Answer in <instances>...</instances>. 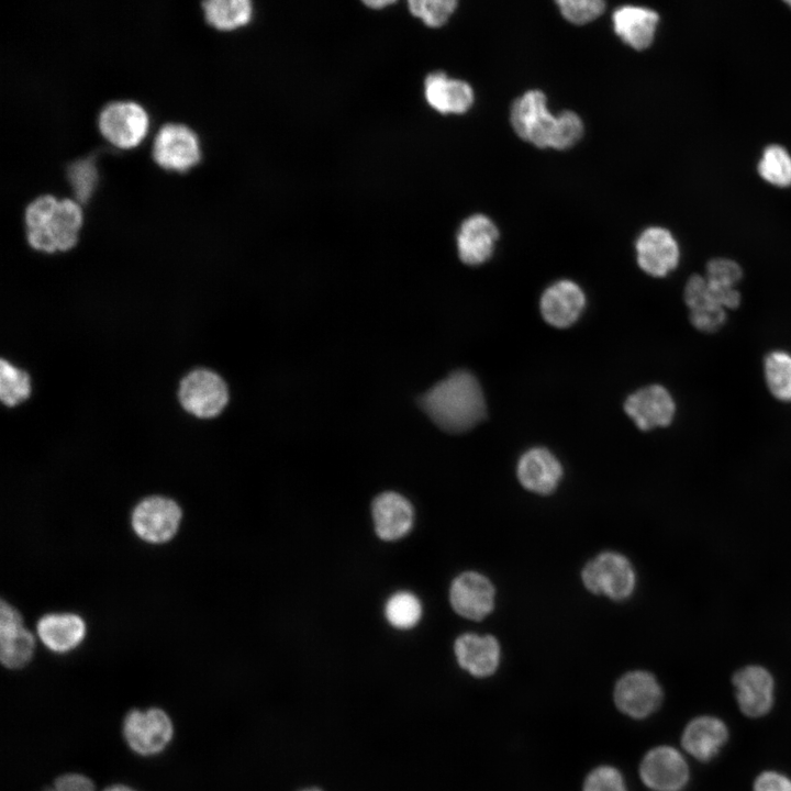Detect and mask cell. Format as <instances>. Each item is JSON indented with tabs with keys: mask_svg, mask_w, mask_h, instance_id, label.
<instances>
[{
	"mask_svg": "<svg viewBox=\"0 0 791 791\" xmlns=\"http://www.w3.org/2000/svg\"><path fill=\"white\" fill-rule=\"evenodd\" d=\"M424 96L431 108L443 114L467 112L475 99L471 86L449 78L442 71L430 74L424 80Z\"/></svg>",
	"mask_w": 791,
	"mask_h": 791,
	"instance_id": "obj_23",
	"label": "cell"
},
{
	"mask_svg": "<svg viewBox=\"0 0 791 791\" xmlns=\"http://www.w3.org/2000/svg\"><path fill=\"white\" fill-rule=\"evenodd\" d=\"M53 791H96L94 783L82 773H64L57 777L52 787Z\"/></svg>",
	"mask_w": 791,
	"mask_h": 791,
	"instance_id": "obj_37",
	"label": "cell"
},
{
	"mask_svg": "<svg viewBox=\"0 0 791 791\" xmlns=\"http://www.w3.org/2000/svg\"><path fill=\"white\" fill-rule=\"evenodd\" d=\"M510 122L519 137L538 148L568 149L583 135V125L577 113L562 111L554 115L547 109L546 96L536 89L515 99Z\"/></svg>",
	"mask_w": 791,
	"mask_h": 791,
	"instance_id": "obj_1",
	"label": "cell"
},
{
	"mask_svg": "<svg viewBox=\"0 0 791 791\" xmlns=\"http://www.w3.org/2000/svg\"><path fill=\"white\" fill-rule=\"evenodd\" d=\"M581 791H630L623 772L613 765L593 767L584 777Z\"/></svg>",
	"mask_w": 791,
	"mask_h": 791,
	"instance_id": "obj_33",
	"label": "cell"
},
{
	"mask_svg": "<svg viewBox=\"0 0 791 791\" xmlns=\"http://www.w3.org/2000/svg\"><path fill=\"white\" fill-rule=\"evenodd\" d=\"M586 298L580 287L570 280H560L548 287L541 298L544 320L559 328L572 325L580 316Z\"/></svg>",
	"mask_w": 791,
	"mask_h": 791,
	"instance_id": "obj_19",
	"label": "cell"
},
{
	"mask_svg": "<svg viewBox=\"0 0 791 791\" xmlns=\"http://www.w3.org/2000/svg\"><path fill=\"white\" fill-rule=\"evenodd\" d=\"M498 237V229L488 216L474 214L467 218L457 234L459 258L470 266L483 264L491 257Z\"/></svg>",
	"mask_w": 791,
	"mask_h": 791,
	"instance_id": "obj_21",
	"label": "cell"
},
{
	"mask_svg": "<svg viewBox=\"0 0 791 791\" xmlns=\"http://www.w3.org/2000/svg\"><path fill=\"white\" fill-rule=\"evenodd\" d=\"M35 639L23 627L20 613L5 601L0 608V659L9 669L23 668L34 655Z\"/></svg>",
	"mask_w": 791,
	"mask_h": 791,
	"instance_id": "obj_17",
	"label": "cell"
},
{
	"mask_svg": "<svg viewBox=\"0 0 791 791\" xmlns=\"http://www.w3.org/2000/svg\"><path fill=\"white\" fill-rule=\"evenodd\" d=\"M753 791H791V779L778 771H764L755 779Z\"/></svg>",
	"mask_w": 791,
	"mask_h": 791,
	"instance_id": "obj_38",
	"label": "cell"
},
{
	"mask_svg": "<svg viewBox=\"0 0 791 791\" xmlns=\"http://www.w3.org/2000/svg\"><path fill=\"white\" fill-rule=\"evenodd\" d=\"M787 4H789V7L791 8V1H787Z\"/></svg>",
	"mask_w": 791,
	"mask_h": 791,
	"instance_id": "obj_42",
	"label": "cell"
},
{
	"mask_svg": "<svg viewBox=\"0 0 791 791\" xmlns=\"http://www.w3.org/2000/svg\"><path fill=\"white\" fill-rule=\"evenodd\" d=\"M638 775L650 791H682L690 778L684 757L668 745L650 748L640 760Z\"/></svg>",
	"mask_w": 791,
	"mask_h": 791,
	"instance_id": "obj_10",
	"label": "cell"
},
{
	"mask_svg": "<svg viewBox=\"0 0 791 791\" xmlns=\"http://www.w3.org/2000/svg\"><path fill=\"white\" fill-rule=\"evenodd\" d=\"M758 174L772 186H791V155L781 145L767 146L758 163Z\"/></svg>",
	"mask_w": 791,
	"mask_h": 791,
	"instance_id": "obj_29",
	"label": "cell"
},
{
	"mask_svg": "<svg viewBox=\"0 0 791 791\" xmlns=\"http://www.w3.org/2000/svg\"><path fill=\"white\" fill-rule=\"evenodd\" d=\"M207 22L221 31L246 25L253 16L249 0H210L202 2Z\"/></svg>",
	"mask_w": 791,
	"mask_h": 791,
	"instance_id": "obj_27",
	"label": "cell"
},
{
	"mask_svg": "<svg viewBox=\"0 0 791 791\" xmlns=\"http://www.w3.org/2000/svg\"><path fill=\"white\" fill-rule=\"evenodd\" d=\"M376 534L383 541H396L411 530L413 508L408 499L397 492H383L371 504Z\"/></svg>",
	"mask_w": 791,
	"mask_h": 791,
	"instance_id": "obj_24",
	"label": "cell"
},
{
	"mask_svg": "<svg viewBox=\"0 0 791 791\" xmlns=\"http://www.w3.org/2000/svg\"><path fill=\"white\" fill-rule=\"evenodd\" d=\"M624 410L642 431L668 426L676 414V402L660 385L644 387L631 394Z\"/></svg>",
	"mask_w": 791,
	"mask_h": 791,
	"instance_id": "obj_14",
	"label": "cell"
},
{
	"mask_svg": "<svg viewBox=\"0 0 791 791\" xmlns=\"http://www.w3.org/2000/svg\"><path fill=\"white\" fill-rule=\"evenodd\" d=\"M45 791H53L51 788L46 789Z\"/></svg>",
	"mask_w": 791,
	"mask_h": 791,
	"instance_id": "obj_43",
	"label": "cell"
},
{
	"mask_svg": "<svg viewBox=\"0 0 791 791\" xmlns=\"http://www.w3.org/2000/svg\"><path fill=\"white\" fill-rule=\"evenodd\" d=\"M614 32L636 51L646 49L655 38L659 15L656 11L637 5H623L612 15Z\"/></svg>",
	"mask_w": 791,
	"mask_h": 791,
	"instance_id": "obj_25",
	"label": "cell"
},
{
	"mask_svg": "<svg viewBox=\"0 0 791 791\" xmlns=\"http://www.w3.org/2000/svg\"><path fill=\"white\" fill-rule=\"evenodd\" d=\"M557 5L562 16L577 25L595 20L605 10V2L602 0H559Z\"/></svg>",
	"mask_w": 791,
	"mask_h": 791,
	"instance_id": "obj_34",
	"label": "cell"
},
{
	"mask_svg": "<svg viewBox=\"0 0 791 791\" xmlns=\"http://www.w3.org/2000/svg\"><path fill=\"white\" fill-rule=\"evenodd\" d=\"M30 246L45 253L66 252L79 237L82 212L70 199L44 194L29 203L24 214Z\"/></svg>",
	"mask_w": 791,
	"mask_h": 791,
	"instance_id": "obj_3",
	"label": "cell"
},
{
	"mask_svg": "<svg viewBox=\"0 0 791 791\" xmlns=\"http://www.w3.org/2000/svg\"><path fill=\"white\" fill-rule=\"evenodd\" d=\"M301 791H322V790H320V789H317V788H308V789H304V790H301Z\"/></svg>",
	"mask_w": 791,
	"mask_h": 791,
	"instance_id": "obj_41",
	"label": "cell"
},
{
	"mask_svg": "<svg viewBox=\"0 0 791 791\" xmlns=\"http://www.w3.org/2000/svg\"><path fill=\"white\" fill-rule=\"evenodd\" d=\"M31 393L30 377L25 370L10 361H0V398L4 405L14 406L26 400Z\"/></svg>",
	"mask_w": 791,
	"mask_h": 791,
	"instance_id": "obj_30",
	"label": "cell"
},
{
	"mask_svg": "<svg viewBox=\"0 0 791 791\" xmlns=\"http://www.w3.org/2000/svg\"><path fill=\"white\" fill-rule=\"evenodd\" d=\"M103 791H136L130 786L122 784V783H115L107 787Z\"/></svg>",
	"mask_w": 791,
	"mask_h": 791,
	"instance_id": "obj_40",
	"label": "cell"
},
{
	"mask_svg": "<svg viewBox=\"0 0 791 791\" xmlns=\"http://www.w3.org/2000/svg\"><path fill=\"white\" fill-rule=\"evenodd\" d=\"M581 577L589 591L616 601L628 598L635 588V572L631 562L614 552H604L590 560Z\"/></svg>",
	"mask_w": 791,
	"mask_h": 791,
	"instance_id": "obj_7",
	"label": "cell"
},
{
	"mask_svg": "<svg viewBox=\"0 0 791 791\" xmlns=\"http://www.w3.org/2000/svg\"><path fill=\"white\" fill-rule=\"evenodd\" d=\"M423 410L442 430L469 431L486 415L482 389L474 375L458 370L432 387L421 399Z\"/></svg>",
	"mask_w": 791,
	"mask_h": 791,
	"instance_id": "obj_2",
	"label": "cell"
},
{
	"mask_svg": "<svg viewBox=\"0 0 791 791\" xmlns=\"http://www.w3.org/2000/svg\"><path fill=\"white\" fill-rule=\"evenodd\" d=\"M153 158L164 169L183 172L200 161L197 135L185 124L167 123L153 142Z\"/></svg>",
	"mask_w": 791,
	"mask_h": 791,
	"instance_id": "obj_11",
	"label": "cell"
},
{
	"mask_svg": "<svg viewBox=\"0 0 791 791\" xmlns=\"http://www.w3.org/2000/svg\"><path fill=\"white\" fill-rule=\"evenodd\" d=\"M612 697L620 713L631 720L642 721L660 708L664 691L651 672L636 669L616 680Z\"/></svg>",
	"mask_w": 791,
	"mask_h": 791,
	"instance_id": "obj_6",
	"label": "cell"
},
{
	"mask_svg": "<svg viewBox=\"0 0 791 791\" xmlns=\"http://www.w3.org/2000/svg\"><path fill=\"white\" fill-rule=\"evenodd\" d=\"M684 302L691 324L700 332L714 333L726 322V309H737L740 293L735 289L715 286L694 274L684 287Z\"/></svg>",
	"mask_w": 791,
	"mask_h": 791,
	"instance_id": "obj_4",
	"label": "cell"
},
{
	"mask_svg": "<svg viewBox=\"0 0 791 791\" xmlns=\"http://www.w3.org/2000/svg\"><path fill=\"white\" fill-rule=\"evenodd\" d=\"M454 654L463 670L480 679L493 676L501 662V647L492 635L463 634L455 640Z\"/></svg>",
	"mask_w": 791,
	"mask_h": 791,
	"instance_id": "obj_18",
	"label": "cell"
},
{
	"mask_svg": "<svg viewBox=\"0 0 791 791\" xmlns=\"http://www.w3.org/2000/svg\"><path fill=\"white\" fill-rule=\"evenodd\" d=\"M704 277L715 286L735 289L743 277V270L735 260L717 257L706 264Z\"/></svg>",
	"mask_w": 791,
	"mask_h": 791,
	"instance_id": "obj_36",
	"label": "cell"
},
{
	"mask_svg": "<svg viewBox=\"0 0 791 791\" xmlns=\"http://www.w3.org/2000/svg\"><path fill=\"white\" fill-rule=\"evenodd\" d=\"M146 111L133 101H115L99 113L98 126L102 136L119 148L137 146L148 131Z\"/></svg>",
	"mask_w": 791,
	"mask_h": 791,
	"instance_id": "obj_9",
	"label": "cell"
},
{
	"mask_svg": "<svg viewBox=\"0 0 791 791\" xmlns=\"http://www.w3.org/2000/svg\"><path fill=\"white\" fill-rule=\"evenodd\" d=\"M635 246L639 267L653 277H666L679 264V245L667 229L651 226L644 230Z\"/></svg>",
	"mask_w": 791,
	"mask_h": 791,
	"instance_id": "obj_16",
	"label": "cell"
},
{
	"mask_svg": "<svg viewBox=\"0 0 791 791\" xmlns=\"http://www.w3.org/2000/svg\"><path fill=\"white\" fill-rule=\"evenodd\" d=\"M68 178L76 198L85 203L92 193L97 181V168L91 158L77 160L68 168Z\"/></svg>",
	"mask_w": 791,
	"mask_h": 791,
	"instance_id": "obj_35",
	"label": "cell"
},
{
	"mask_svg": "<svg viewBox=\"0 0 791 791\" xmlns=\"http://www.w3.org/2000/svg\"><path fill=\"white\" fill-rule=\"evenodd\" d=\"M765 381L770 393L779 401L791 402V354L772 350L764 360Z\"/></svg>",
	"mask_w": 791,
	"mask_h": 791,
	"instance_id": "obj_28",
	"label": "cell"
},
{
	"mask_svg": "<svg viewBox=\"0 0 791 791\" xmlns=\"http://www.w3.org/2000/svg\"><path fill=\"white\" fill-rule=\"evenodd\" d=\"M126 745L140 756L151 757L163 753L174 737V724L163 709H133L122 724Z\"/></svg>",
	"mask_w": 791,
	"mask_h": 791,
	"instance_id": "obj_5",
	"label": "cell"
},
{
	"mask_svg": "<svg viewBox=\"0 0 791 791\" xmlns=\"http://www.w3.org/2000/svg\"><path fill=\"white\" fill-rule=\"evenodd\" d=\"M455 0H410L408 8L411 14L419 18L430 27L443 26L456 10Z\"/></svg>",
	"mask_w": 791,
	"mask_h": 791,
	"instance_id": "obj_32",
	"label": "cell"
},
{
	"mask_svg": "<svg viewBox=\"0 0 791 791\" xmlns=\"http://www.w3.org/2000/svg\"><path fill=\"white\" fill-rule=\"evenodd\" d=\"M385 614L393 627L408 630L415 626L420 621L422 605L414 594L401 591L389 598L386 603Z\"/></svg>",
	"mask_w": 791,
	"mask_h": 791,
	"instance_id": "obj_31",
	"label": "cell"
},
{
	"mask_svg": "<svg viewBox=\"0 0 791 791\" xmlns=\"http://www.w3.org/2000/svg\"><path fill=\"white\" fill-rule=\"evenodd\" d=\"M739 710L749 717L766 715L773 705L775 682L771 673L757 665L737 670L732 678Z\"/></svg>",
	"mask_w": 791,
	"mask_h": 791,
	"instance_id": "obj_15",
	"label": "cell"
},
{
	"mask_svg": "<svg viewBox=\"0 0 791 791\" xmlns=\"http://www.w3.org/2000/svg\"><path fill=\"white\" fill-rule=\"evenodd\" d=\"M37 633L48 649L63 654L82 642L86 625L82 619L75 614H47L38 621Z\"/></svg>",
	"mask_w": 791,
	"mask_h": 791,
	"instance_id": "obj_26",
	"label": "cell"
},
{
	"mask_svg": "<svg viewBox=\"0 0 791 791\" xmlns=\"http://www.w3.org/2000/svg\"><path fill=\"white\" fill-rule=\"evenodd\" d=\"M494 593V587L487 577L476 571H467L452 582L449 601L460 616L480 621L493 610Z\"/></svg>",
	"mask_w": 791,
	"mask_h": 791,
	"instance_id": "obj_13",
	"label": "cell"
},
{
	"mask_svg": "<svg viewBox=\"0 0 791 791\" xmlns=\"http://www.w3.org/2000/svg\"><path fill=\"white\" fill-rule=\"evenodd\" d=\"M516 472L525 489L538 494H548L558 486L562 468L548 449L534 447L521 456Z\"/></svg>",
	"mask_w": 791,
	"mask_h": 791,
	"instance_id": "obj_22",
	"label": "cell"
},
{
	"mask_svg": "<svg viewBox=\"0 0 791 791\" xmlns=\"http://www.w3.org/2000/svg\"><path fill=\"white\" fill-rule=\"evenodd\" d=\"M181 510L171 499L153 495L141 501L132 514L134 532L148 543L169 541L177 532Z\"/></svg>",
	"mask_w": 791,
	"mask_h": 791,
	"instance_id": "obj_12",
	"label": "cell"
},
{
	"mask_svg": "<svg viewBox=\"0 0 791 791\" xmlns=\"http://www.w3.org/2000/svg\"><path fill=\"white\" fill-rule=\"evenodd\" d=\"M364 3L370 9H382L396 3L393 0H366Z\"/></svg>",
	"mask_w": 791,
	"mask_h": 791,
	"instance_id": "obj_39",
	"label": "cell"
},
{
	"mask_svg": "<svg viewBox=\"0 0 791 791\" xmlns=\"http://www.w3.org/2000/svg\"><path fill=\"white\" fill-rule=\"evenodd\" d=\"M728 740V728L718 717L701 715L692 718L681 734V745L702 762L712 760Z\"/></svg>",
	"mask_w": 791,
	"mask_h": 791,
	"instance_id": "obj_20",
	"label": "cell"
},
{
	"mask_svg": "<svg viewBox=\"0 0 791 791\" xmlns=\"http://www.w3.org/2000/svg\"><path fill=\"white\" fill-rule=\"evenodd\" d=\"M178 399L181 406L199 419L219 415L229 401L224 380L214 371L196 369L179 383Z\"/></svg>",
	"mask_w": 791,
	"mask_h": 791,
	"instance_id": "obj_8",
	"label": "cell"
}]
</instances>
